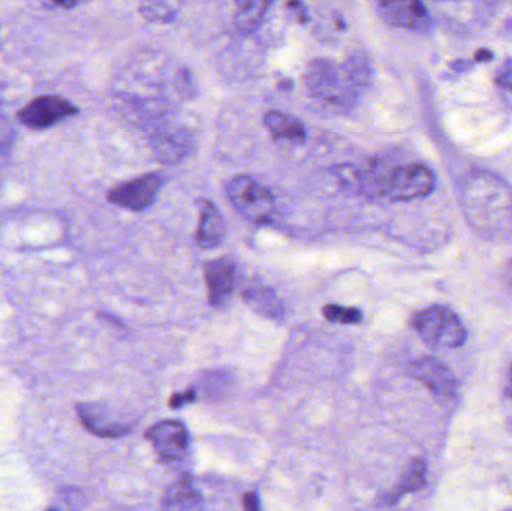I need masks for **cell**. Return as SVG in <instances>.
<instances>
[{"instance_id":"6da1fadb","label":"cell","mask_w":512,"mask_h":511,"mask_svg":"<svg viewBox=\"0 0 512 511\" xmlns=\"http://www.w3.org/2000/svg\"><path fill=\"white\" fill-rule=\"evenodd\" d=\"M125 92L138 110L158 119L188 102L195 84L185 66L167 54L146 51L129 65Z\"/></svg>"},{"instance_id":"7a4b0ae2","label":"cell","mask_w":512,"mask_h":511,"mask_svg":"<svg viewBox=\"0 0 512 511\" xmlns=\"http://www.w3.org/2000/svg\"><path fill=\"white\" fill-rule=\"evenodd\" d=\"M375 80L372 60L363 51L343 62L318 57L307 63L303 81L310 98L334 110H351Z\"/></svg>"},{"instance_id":"3957f363","label":"cell","mask_w":512,"mask_h":511,"mask_svg":"<svg viewBox=\"0 0 512 511\" xmlns=\"http://www.w3.org/2000/svg\"><path fill=\"white\" fill-rule=\"evenodd\" d=\"M463 206L466 218L481 234L496 236L512 225V191L495 174L469 177L463 188Z\"/></svg>"},{"instance_id":"277c9868","label":"cell","mask_w":512,"mask_h":511,"mask_svg":"<svg viewBox=\"0 0 512 511\" xmlns=\"http://www.w3.org/2000/svg\"><path fill=\"white\" fill-rule=\"evenodd\" d=\"M369 180L376 195L390 201L417 200L432 194L436 188L435 174L423 164L376 165L370 171Z\"/></svg>"},{"instance_id":"5b68a950","label":"cell","mask_w":512,"mask_h":511,"mask_svg":"<svg viewBox=\"0 0 512 511\" xmlns=\"http://www.w3.org/2000/svg\"><path fill=\"white\" fill-rule=\"evenodd\" d=\"M412 327L430 347L459 348L465 344L468 333L456 312L445 306H430L411 318Z\"/></svg>"},{"instance_id":"8992f818","label":"cell","mask_w":512,"mask_h":511,"mask_svg":"<svg viewBox=\"0 0 512 511\" xmlns=\"http://www.w3.org/2000/svg\"><path fill=\"white\" fill-rule=\"evenodd\" d=\"M149 143L159 162L174 165L183 161L194 149L195 135L188 125L176 119L174 113H168L155 119Z\"/></svg>"},{"instance_id":"52a82bcc","label":"cell","mask_w":512,"mask_h":511,"mask_svg":"<svg viewBox=\"0 0 512 511\" xmlns=\"http://www.w3.org/2000/svg\"><path fill=\"white\" fill-rule=\"evenodd\" d=\"M228 200L234 209L255 224H268L276 212L271 192L249 176H236L227 183Z\"/></svg>"},{"instance_id":"ba28073f","label":"cell","mask_w":512,"mask_h":511,"mask_svg":"<svg viewBox=\"0 0 512 511\" xmlns=\"http://www.w3.org/2000/svg\"><path fill=\"white\" fill-rule=\"evenodd\" d=\"M162 183H164V179H162L161 174H144V176L116 186L108 194V200L116 206L123 207V209L141 212V210L149 209L155 203L156 197L161 191Z\"/></svg>"},{"instance_id":"9c48e42d","label":"cell","mask_w":512,"mask_h":511,"mask_svg":"<svg viewBox=\"0 0 512 511\" xmlns=\"http://www.w3.org/2000/svg\"><path fill=\"white\" fill-rule=\"evenodd\" d=\"M146 437L164 464H176L188 455L189 435L182 422L164 420L156 423Z\"/></svg>"},{"instance_id":"30bf717a","label":"cell","mask_w":512,"mask_h":511,"mask_svg":"<svg viewBox=\"0 0 512 511\" xmlns=\"http://www.w3.org/2000/svg\"><path fill=\"white\" fill-rule=\"evenodd\" d=\"M78 113V108L60 96H39L18 113V120L35 131L51 128L60 120Z\"/></svg>"},{"instance_id":"8fae6325","label":"cell","mask_w":512,"mask_h":511,"mask_svg":"<svg viewBox=\"0 0 512 511\" xmlns=\"http://www.w3.org/2000/svg\"><path fill=\"white\" fill-rule=\"evenodd\" d=\"M376 9L385 23L411 32H426L429 12L423 0H375Z\"/></svg>"},{"instance_id":"7c38bea8","label":"cell","mask_w":512,"mask_h":511,"mask_svg":"<svg viewBox=\"0 0 512 511\" xmlns=\"http://www.w3.org/2000/svg\"><path fill=\"white\" fill-rule=\"evenodd\" d=\"M78 417L87 431L104 438H119L131 432L132 423L104 404H81Z\"/></svg>"},{"instance_id":"4fadbf2b","label":"cell","mask_w":512,"mask_h":511,"mask_svg":"<svg viewBox=\"0 0 512 511\" xmlns=\"http://www.w3.org/2000/svg\"><path fill=\"white\" fill-rule=\"evenodd\" d=\"M409 374L427 387L436 398L453 399L459 393L456 375L436 359H420L409 366Z\"/></svg>"},{"instance_id":"5bb4252c","label":"cell","mask_w":512,"mask_h":511,"mask_svg":"<svg viewBox=\"0 0 512 511\" xmlns=\"http://www.w3.org/2000/svg\"><path fill=\"white\" fill-rule=\"evenodd\" d=\"M210 303L221 308L230 299L234 290V264L230 258H218L204 266Z\"/></svg>"},{"instance_id":"9a60e30c","label":"cell","mask_w":512,"mask_h":511,"mask_svg":"<svg viewBox=\"0 0 512 511\" xmlns=\"http://www.w3.org/2000/svg\"><path fill=\"white\" fill-rule=\"evenodd\" d=\"M200 207V227H198L197 233L198 245L203 249L216 248L224 242L225 236H227V224H225L224 216L210 201H201Z\"/></svg>"},{"instance_id":"2e32d148","label":"cell","mask_w":512,"mask_h":511,"mask_svg":"<svg viewBox=\"0 0 512 511\" xmlns=\"http://www.w3.org/2000/svg\"><path fill=\"white\" fill-rule=\"evenodd\" d=\"M264 125L277 140L297 144L307 140V129L304 123L285 111H268L264 114Z\"/></svg>"},{"instance_id":"e0dca14e","label":"cell","mask_w":512,"mask_h":511,"mask_svg":"<svg viewBox=\"0 0 512 511\" xmlns=\"http://www.w3.org/2000/svg\"><path fill=\"white\" fill-rule=\"evenodd\" d=\"M276 0H234V21L240 32L251 35L261 27Z\"/></svg>"},{"instance_id":"ac0fdd59","label":"cell","mask_w":512,"mask_h":511,"mask_svg":"<svg viewBox=\"0 0 512 511\" xmlns=\"http://www.w3.org/2000/svg\"><path fill=\"white\" fill-rule=\"evenodd\" d=\"M243 296H245L246 303L262 317L276 321H282L285 317L282 302L271 288L255 285V287L248 288Z\"/></svg>"},{"instance_id":"d6986e66","label":"cell","mask_w":512,"mask_h":511,"mask_svg":"<svg viewBox=\"0 0 512 511\" xmlns=\"http://www.w3.org/2000/svg\"><path fill=\"white\" fill-rule=\"evenodd\" d=\"M186 0H138L140 14L149 23L167 24L176 20Z\"/></svg>"},{"instance_id":"ffe728a7","label":"cell","mask_w":512,"mask_h":511,"mask_svg":"<svg viewBox=\"0 0 512 511\" xmlns=\"http://www.w3.org/2000/svg\"><path fill=\"white\" fill-rule=\"evenodd\" d=\"M203 503L200 492L192 486L189 477H183L176 485L171 486L164 498L165 509L192 510L198 509Z\"/></svg>"},{"instance_id":"44dd1931","label":"cell","mask_w":512,"mask_h":511,"mask_svg":"<svg viewBox=\"0 0 512 511\" xmlns=\"http://www.w3.org/2000/svg\"><path fill=\"white\" fill-rule=\"evenodd\" d=\"M426 476V462L421 461V459H415V461L409 465L406 473L403 474L402 480H400L399 485H397L394 494L390 495V500H387L388 503H396V501H399L403 495L412 494V492L423 488L424 483H426Z\"/></svg>"},{"instance_id":"7402d4cb","label":"cell","mask_w":512,"mask_h":511,"mask_svg":"<svg viewBox=\"0 0 512 511\" xmlns=\"http://www.w3.org/2000/svg\"><path fill=\"white\" fill-rule=\"evenodd\" d=\"M322 314L330 323L358 324L363 320V312L360 309L346 306L327 305L322 308Z\"/></svg>"},{"instance_id":"603a6c76","label":"cell","mask_w":512,"mask_h":511,"mask_svg":"<svg viewBox=\"0 0 512 511\" xmlns=\"http://www.w3.org/2000/svg\"><path fill=\"white\" fill-rule=\"evenodd\" d=\"M495 80L502 89L512 93V57L505 59V62L499 66Z\"/></svg>"},{"instance_id":"cb8c5ba5","label":"cell","mask_w":512,"mask_h":511,"mask_svg":"<svg viewBox=\"0 0 512 511\" xmlns=\"http://www.w3.org/2000/svg\"><path fill=\"white\" fill-rule=\"evenodd\" d=\"M195 398H197V395H195L194 390H188V392L173 396V398H171V407H182V405L189 404V402H194Z\"/></svg>"},{"instance_id":"d4e9b609","label":"cell","mask_w":512,"mask_h":511,"mask_svg":"<svg viewBox=\"0 0 512 511\" xmlns=\"http://www.w3.org/2000/svg\"><path fill=\"white\" fill-rule=\"evenodd\" d=\"M243 504H245V509L259 510L258 495H256V494L246 495L245 500H243Z\"/></svg>"},{"instance_id":"484cf974","label":"cell","mask_w":512,"mask_h":511,"mask_svg":"<svg viewBox=\"0 0 512 511\" xmlns=\"http://www.w3.org/2000/svg\"><path fill=\"white\" fill-rule=\"evenodd\" d=\"M493 59V53L490 50H486V48H481L475 53V62H487V60Z\"/></svg>"},{"instance_id":"4316f807","label":"cell","mask_w":512,"mask_h":511,"mask_svg":"<svg viewBox=\"0 0 512 511\" xmlns=\"http://www.w3.org/2000/svg\"><path fill=\"white\" fill-rule=\"evenodd\" d=\"M51 2L56 3V5L62 6V8H74L80 0H51Z\"/></svg>"},{"instance_id":"83f0119b","label":"cell","mask_w":512,"mask_h":511,"mask_svg":"<svg viewBox=\"0 0 512 511\" xmlns=\"http://www.w3.org/2000/svg\"><path fill=\"white\" fill-rule=\"evenodd\" d=\"M507 279H508V282H510V285L512 287V263H510V266H508V269H507Z\"/></svg>"},{"instance_id":"f1b7e54d","label":"cell","mask_w":512,"mask_h":511,"mask_svg":"<svg viewBox=\"0 0 512 511\" xmlns=\"http://www.w3.org/2000/svg\"><path fill=\"white\" fill-rule=\"evenodd\" d=\"M508 393H510V396L512 398V368L510 372V380H508Z\"/></svg>"},{"instance_id":"f546056e","label":"cell","mask_w":512,"mask_h":511,"mask_svg":"<svg viewBox=\"0 0 512 511\" xmlns=\"http://www.w3.org/2000/svg\"><path fill=\"white\" fill-rule=\"evenodd\" d=\"M481 2L496 3V2H499V0H481Z\"/></svg>"}]
</instances>
